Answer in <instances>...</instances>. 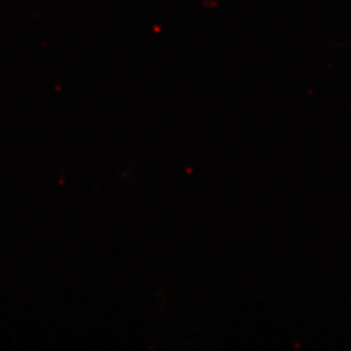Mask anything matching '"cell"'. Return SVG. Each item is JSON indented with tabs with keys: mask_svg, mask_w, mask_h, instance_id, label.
Returning a JSON list of instances; mask_svg holds the SVG:
<instances>
[]
</instances>
